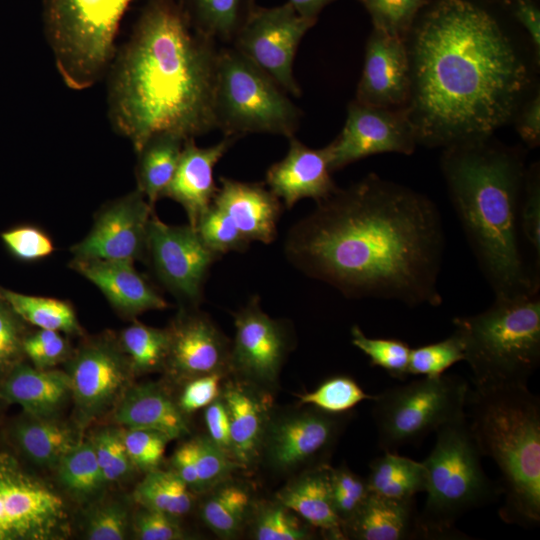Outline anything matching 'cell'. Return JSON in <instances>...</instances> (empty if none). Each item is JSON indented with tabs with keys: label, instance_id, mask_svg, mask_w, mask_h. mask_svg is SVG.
Listing matches in <instances>:
<instances>
[{
	"label": "cell",
	"instance_id": "37",
	"mask_svg": "<svg viewBox=\"0 0 540 540\" xmlns=\"http://www.w3.org/2000/svg\"><path fill=\"white\" fill-rule=\"evenodd\" d=\"M118 341L133 373H147L165 367L170 341L168 328L159 329L134 322L122 330Z\"/></svg>",
	"mask_w": 540,
	"mask_h": 540
},
{
	"label": "cell",
	"instance_id": "50",
	"mask_svg": "<svg viewBox=\"0 0 540 540\" xmlns=\"http://www.w3.org/2000/svg\"><path fill=\"white\" fill-rule=\"evenodd\" d=\"M63 333L38 329L32 334L26 335L23 340V352L33 366L40 369H51L65 360L71 350Z\"/></svg>",
	"mask_w": 540,
	"mask_h": 540
},
{
	"label": "cell",
	"instance_id": "55",
	"mask_svg": "<svg viewBox=\"0 0 540 540\" xmlns=\"http://www.w3.org/2000/svg\"><path fill=\"white\" fill-rule=\"evenodd\" d=\"M224 372L211 373L188 380L179 399L184 413L207 407L219 397L220 381Z\"/></svg>",
	"mask_w": 540,
	"mask_h": 540
},
{
	"label": "cell",
	"instance_id": "28",
	"mask_svg": "<svg viewBox=\"0 0 540 540\" xmlns=\"http://www.w3.org/2000/svg\"><path fill=\"white\" fill-rule=\"evenodd\" d=\"M220 397L229 418L233 456L242 466L249 464L263 446L268 407L262 396L243 383H228Z\"/></svg>",
	"mask_w": 540,
	"mask_h": 540
},
{
	"label": "cell",
	"instance_id": "7",
	"mask_svg": "<svg viewBox=\"0 0 540 540\" xmlns=\"http://www.w3.org/2000/svg\"><path fill=\"white\" fill-rule=\"evenodd\" d=\"M435 445L422 462L425 468L424 508L418 512L417 539L457 538L454 524L470 510L501 496L482 467L468 415L445 423L436 431Z\"/></svg>",
	"mask_w": 540,
	"mask_h": 540
},
{
	"label": "cell",
	"instance_id": "42",
	"mask_svg": "<svg viewBox=\"0 0 540 540\" xmlns=\"http://www.w3.org/2000/svg\"><path fill=\"white\" fill-rule=\"evenodd\" d=\"M310 525L277 500L261 506L255 515L252 536L256 540H306L313 534Z\"/></svg>",
	"mask_w": 540,
	"mask_h": 540
},
{
	"label": "cell",
	"instance_id": "44",
	"mask_svg": "<svg viewBox=\"0 0 540 540\" xmlns=\"http://www.w3.org/2000/svg\"><path fill=\"white\" fill-rule=\"evenodd\" d=\"M195 229L204 243L219 255L244 251L250 244L227 214L214 204L200 216Z\"/></svg>",
	"mask_w": 540,
	"mask_h": 540
},
{
	"label": "cell",
	"instance_id": "54",
	"mask_svg": "<svg viewBox=\"0 0 540 540\" xmlns=\"http://www.w3.org/2000/svg\"><path fill=\"white\" fill-rule=\"evenodd\" d=\"M134 531L141 540H177L183 539L184 533L169 514L143 507L134 520Z\"/></svg>",
	"mask_w": 540,
	"mask_h": 540
},
{
	"label": "cell",
	"instance_id": "15",
	"mask_svg": "<svg viewBox=\"0 0 540 540\" xmlns=\"http://www.w3.org/2000/svg\"><path fill=\"white\" fill-rule=\"evenodd\" d=\"M68 374L76 415L84 426L119 401L134 373L119 341L106 334L77 349Z\"/></svg>",
	"mask_w": 540,
	"mask_h": 540
},
{
	"label": "cell",
	"instance_id": "27",
	"mask_svg": "<svg viewBox=\"0 0 540 540\" xmlns=\"http://www.w3.org/2000/svg\"><path fill=\"white\" fill-rule=\"evenodd\" d=\"M418 512L415 498L394 500L368 495L354 516L343 525L345 539H417Z\"/></svg>",
	"mask_w": 540,
	"mask_h": 540
},
{
	"label": "cell",
	"instance_id": "60",
	"mask_svg": "<svg viewBox=\"0 0 540 540\" xmlns=\"http://www.w3.org/2000/svg\"><path fill=\"white\" fill-rule=\"evenodd\" d=\"M334 0H288L287 2L303 18L317 21L322 9Z\"/></svg>",
	"mask_w": 540,
	"mask_h": 540
},
{
	"label": "cell",
	"instance_id": "3",
	"mask_svg": "<svg viewBox=\"0 0 540 540\" xmlns=\"http://www.w3.org/2000/svg\"><path fill=\"white\" fill-rule=\"evenodd\" d=\"M219 49L180 0H149L109 67L108 115L137 152L164 132L195 138L216 129Z\"/></svg>",
	"mask_w": 540,
	"mask_h": 540
},
{
	"label": "cell",
	"instance_id": "13",
	"mask_svg": "<svg viewBox=\"0 0 540 540\" xmlns=\"http://www.w3.org/2000/svg\"><path fill=\"white\" fill-rule=\"evenodd\" d=\"M146 256L160 282L182 301L199 303L210 267L221 255L191 225H169L151 216Z\"/></svg>",
	"mask_w": 540,
	"mask_h": 540
},
{
	"label": "cell",
	"instance_id": "31",
	"mask_svg": "<svg viewBox=\"0 0 540 540\" xmlns=\"http://www.w3.org/2000/svg\"><path fill=\"white\" fill-rule=\"evenodd\" d=\"M185 140L174 133H159L137 152V189L152 207L163 197L175 174Z\"/></svg>",
	"mask_w": 540,
	"mask_h": 540
},
{
	"label": "cell",
	"instance_id": "59",
	"mask_svg": "<svg viewBox=\"0 0 540 540\" xmlns=\"http://www.w3.org/2000/svg\"><path fill=\"white\" fill-rule=\"evenodd\" d=\"M173 471L189 486L198 489V475L194 439L185 442L172 457Z\"/></svg>",
	"mask_w": 540,
	"mask_h": 540
},
{
	"label": "cell",
	"instance_id": "17",
	"mask_svg": "<svg viewBox=\"0 0 540 540\" xmlns=\"http://www.w3.org/2000/svg\"><path fill=\"white\" fill-rule=\"evenodd\" d=\"M234 325L229 369L249 381L275 382L288 350L285 327L261 309L257 296L234 315Z\"/></svg>",
	"mask_w": 540,
	"mask_h": 540
},
{
	"label": "cell",
	"instance_id": "8",
	"mask_svg": "<svg viewBox=\"0 0 540 540\" xmlns=\"http://www.w3.org/2000/svg\"><path fill=\"white\" fill-rule=\"evenodd\" d=\"M130 1L45 0L46 38L57 70L69 88H90L107 73Z\"/></svg>",
	"mask_w": 540,
	"mask_h": 540
},
{
	"label": "cell",
	"instance_id": "45",
	"mask_svg": "<svg viewBox=\"0 0 540 540\" xmlns=\"http://www.w3.org/2000/svg\"><path fill=\"white\" fill-rule=\"evenodd\" d=\"M331 498L342 527L358 511L369 495L366 479L342 465L328 467Z\"/></svg>",
	"mask_w": 540,
	"mask_h": 540
},
{
	"label": "cell",
	"instance_id": "12",
	"mask_svg": "<svg viewBox=\"0 0 540 540\" xmlns=\"http://www.w3.org/2000/svg\"><path fill=\"white\" fill-rule=\"evenodd\" d=\"M315 23L301 17L288 2L271 8L253 7L232 41L233 48L285 92L299 97L293 62L300 41Z\"/></svg>",
	"mask_w": 540,
	"mask_h": 540
},
{
	"label": "cell",
	"instance_id": "58",
	"mask_svg": "<svg viewBox=\"0 0 540 540\" xmlns=\"http://www.w3.org/2000/svg\"><path fill=\"white\" fill-rule=\"evenodd\" d=\"M208 437L234 460L230 423L226 407L219 396L206 407L204 414Z\"/></svg>",
	"mask_w": 540,
	"mask_h": 540
},
{
	"label": "cell",
	"instance_id": "53",
	"mask_svg": "<svg viewBox=\"0 0 540 540\" xmlns=\"http://www.w3.org/2000/svg\"><path fill=\"white\" fill-rule=\"evenodd\" d=\"M23 320L0 295V372H8L24 355Z\"/></svg>",
	"mask_w": 540,
	"mask_h": 540
},
{
	"label": "cell",
	"instance_id": "2",
	"mask_svg": "<svg viewBox=\"0 0 540 540\" xmlns=\"http://www.w3.org/2000/svg\"><path fill=\"white\" fill-rule=\"evenodd\" d=\"M406 45L405 109L420 145L492 137L536 89L540 59L530 41L474 0H435L418 15Z\"/></svg>",
	"mask_w": 540,
	"mask_h": 540
},
{
	"label": "cell",
	"instance_id": "25",
	"mask_svg": "<svg viewBox=\"0 0 540 540\" xmlns=\"http://www.w3.org/2000/svg\"><path fill=\"white\" fill-rule=\"evenodd\" d=\"M69 395L68 373L21 362L7 372L0 385V398L20 405L28 415L35 417H52Z\"/></svg>",
	"mask_w": 540,
	"mask_h": 540
},
{
	"label": "cell",
	"instance_id": "56",
	"mask_svg": "<svg viewBox=\"0 0 540 540\" xmlns=\"http://www.w3.org/2000/svg\"><path fill=\"white\" fill-rule=\"evenodd\" d=\"M512 122L522 139L529 147L535 148L540 143V92L535 89L519 106Z\"/></svg>",
	"mask_w": 540,
	"mask_h": 540
},
{
	"label": "cell",
	"instance_id": "51",
	"mask_svg": "<svg viewBox=\"0 0 540 540\" xmlns=\"http://www.w3.org/2000/svg\"><path fill=\"white\" fill-rule=\"evenodd\" d=\"M129 528L127 507L117 501L94 508L87 519L86 538L89 540H122Z\"/></svg>",
	"mask_w": 540,
	"mask_h": 540
},
{
	"label": "cell",
	"instance_id": "36",
	"mask_svg": "<svg viewBox=\"0 0 540 540\" xmlns=\"http://www.w3.org/2000/svg\"><path fill=\"white\" fill-rule=\"evenodd\" d=\"M134 498L142 507L176 518L187 514L193 506L189 486L173 470L148 471L137 485Z\"/></svg>",
	"mask_w": 540,
	"mask_h": 540
},
{
	"label": "cell",
	"instance_id": "32",
	"mask_svg": "<svg viewBox=\"0 0 540 540\" xmlns=\"http://www.w3.org/2000/svg\"><path fill=\"white\" fill-rule=\"evenodd\" d=\"M366 479L370 494L394 500L415 498L425 492V468L417 462L397 454L384 452L370 463Z\"/></svg>",
	"mask_w": 540,
	"mask_h": 540
},
{
	"label": "cell",
	"instance_id": "14",
	"mask_svg": "<svg viewBox=\"0 0 540 540\" xmlns=\"http://www.w3.org/2000/svg\"><path fill=\"white\" fill-rule=\"evenodd\" d=\"M417 145L405 108L372 106L354 99L348 105L340 134L326 147L334 172L375 154L411 155Z\"/></svg>",
	"mask_w": 540,
	"mask_h": 540
},
{
	"label": "cell",
	"instance_id": "26",
	"mask_svg": "<svg viewBox=\"0 0 540 540\" xmlns=\"http://www.w3.org/2000/svg\"><path fill=\"white\" fill-rule=\"evenodd\" d=\"M114 419L127 428L156 430L170 440L189 433L184 412L155 383L129 386L117 403Z\"/></svg>",
	"mask_w": 540,
	"mask_h": 540
},
{
	"label": "cell",
	"instance_id": "35",
	"mask_svg": "<svg viewBox=\"0 0 540 540\" xmlns=\"http://www.w3.org/2000/svg\"><path fill=\"white\" fill-rule=\"evenodd\" d=\"M193 25L214 41H233L253 0H180Z\"/></svg>",
	"mask_w": 540,
	"mask_h": 540
},
{
	"label": "cell",
	"instance_id": "1",
	"mask_svg": "<svg viewBox=\"0 0 540 540\" xmlns=\"http://www.w3.org/2000/svg\"><path fill=\"white\" fill-rule=\"evenodd\" d=\"M445 247L441 214L426 195L370 173L316 202L288 231L286 258L348 298L439 306Z\"/></svg>",
	"mask_w": 540,
	"mask_h": 540
},
{
	"label": "cell",
	"instance_id": "16",
	"mask_svg": "<svg viewBox=\"0 0 540 540\" xmlns=\"http://www.w3.org/2000/svg\"><path fill=\"white\" fill-rule=\"evenodd\" d=\"M153 208L137 188L102 206L90 232L70 248L73 259H143Z\"/></svg>",
	"mask_w": 540,
	"mask_h": 540
},
{
	"label": "cell",
	"instance_id": "47",
	"mask_svg": "<svg viewBox=\"0 0 540 540\" xmlns=\"http://www.w3.org/2000/svg\"><path fill=\"white\" fill-rule=\"evenodd\" d=\"M194 442L198 491L212 489L227 480L233 470L242 466L220 449L208 436L197 437Z\"/></svg>",
	"mask_w": 540,
	"mask_h": 540
},
{
	"label": "cell",
	"instance_id": "46",
	"mask_svg": "<svg viewBox=\"0 0 540 540\" xmlns=\"http://www.w3.org/2000/svg\"><path fill=\"white\" fill-rule=\"evenodd\" d=\"M91 441L106 484L117 482L130 472L133 463L127 453L122 430L103 428Z\"/></svg>",
	"mask_w": 540,
	"mask_h": 540
},
{
	"label": "cell",
	"instance_id": "48",
	"mask_svg": "<svg viewBox=\"0 0 540 540\" xmlns=\"http://www.w3.org/2000/svg\"><path fill=\"white\" fill-rule=\"evenodd\" d=\"M521 236L531 246L540 263V170L539 163L527 167L519 210Z\"/></svg>",
	"mask_w": 540,
	"mask_h": 540
},
{
	"label": "cell",
	"instance_id": "49",
	"mask_svg": "<svg viewBox=\"0 0 540 540\" xmlns=\"http://www.w3.org/2000/svg\"><path fill=\"white\" fill-rule=\"evenodd\" d=\"M123 441L133 465L142 470L156 469L170 439L161 432L143 428L122 430Z\"/></svg>",
	"mask_w": 540,
	"mask_h": 540
},
{
	"label": "cell",
	"instance_id": "29",
	"mask_svg": "<svg viewBox=\"0 0 540 540\" xmlns=\"http://www.w3.org/2000/svg\"><path fill=\"white\" fill-rule=\"evenodd\" d=\"M328 467L320 464L304 472L278 493L277 500L327 538L345 539L332 503Z\"/></svg>",
	"mask_w": 540,
	"mask_h": 540
},
{
	"label": "cell",
	"instance_id": "6",
	"mask_svg": "<svg viewBox=\"0 0 540 540\" xmlns=\"http://www.w3.org/2000/svg\"><path fill=\"white\" fill-rule=\"evenodd\" d=\"M474 387L527 385L540 364V296L495 298L477 314L453 318Z\"/></svg>",
	"mask_w": 540,
	"mask_h": 540
},
{
	"label": "cell",
	"instance_id": "30",
	"mask_svg": "<svg viewBox=\"0 0 540 540\" xmlns=\"http://www.w3.org/2000/svg\"><path fill=\"white\" fill-rule=\"evenodd\" d=\"M27 416L14 424L12 437L20 451L39 466L56 467L81 442L74 429L52 417Z\"/></svg>",
	"mask_w": 540,
	"mask_h": 540
},
{
	"label": "cell",
	"instance_id": "19",
	"mask_svg": "<svg viewBox=\"0 0 540 540\" xmlns=\"http://www.w3.org/2000/svg\"><path fill=\"white\" fill-rule=\"evenodd\" d=\"M168 330L165 367L176 377L190 380L229 369L228 342L206 315L182 310Z\"/></svg>",
	"mask_w": 540,
	"mask_h": 540
},
{
	"label": "cell",
	"instance_id": "10",
	"mask_svg": "<svg viewBox=\"0 0 540 540\" xmlns=\"http://www.w3.org/2000/svg\"><path fill=\"white\" fill-rule=\"evenodd\" d=\"M469 391L458 375L423 377L375 395L373 418L378 446L397 452L415 444L447 422L464 415Z\"/></svg>",
	"mask_w": 540,
	"mask_h": 540
},
{
	"label": "cell",
	"instance_id": "4",
	"mask_svg": "<svg viewBox=\"0 0 540 540\" xmlns=\"http://www.w3.org/2000/svg\"><path fill=\"white\" fill-rule=\"evenodd\" d=\"M450 200L495 298L538 293L539 275L520 246L519 210L527 167L521 149L492 137L443 148Z\"/></svg>",
	"mask_w": 540,
	"mask_h": 540
},
{
	"label": "cell",
	"instance_id": "57",
	"mask_svg": "<svg viewBox=\"0 0 540 540\" xmlns=\"http://www.w3.org/2000/svg\"><path fill=\"white\" fill-rule=\"evenodd\" d=\"M521 25L540 59V11L533 0H499Z\"/></svg>",
	"mask_w": 540,
	"mask_h": 540
},
{
	"label": "cell",
	"instance_id": "24",
	"mask_svg": "<svg viewBox=\"0 0 540 540\" xmlns=\"http://www.w3.org/2000/svg\"><path fill=\"white\" fill-rule=\"evenodd\" d=\"M220 183L212 204L227 214L249 242L272 243L282 212L280 199L263 183L226 177H220Z\"/></svg>",
	"mask_w": 540,
	"mask_h": 540
},
{
	"label": "cell",
	"instance_id": "52",
	"mask_svg": "<svg viewBox=\"0 0 540 540\" xmlns=\"http://www.w3.org/2000/svg\"><path fill=\"white\" fill-rule=\"evenodd\" d=\"M9 251L22 261H36L54 252L52 239L40 228L20 226L1 234Z\"/></svg>",
	"mask_w": 540,
	"mask_h": 540
},
{
	"label": "cell",
	"instance_id": "39",
	"mask_svg": "<svg viewBox=\"0 0 540 540\" xmlns=\"http://www.w3.org/2000/svg\"><path fill=\"white\" fill-rule=\"evenodd\" d=\"M301 404L328 413H345L364 400H373L351 377L336 375L326 379L315 390L297 395Z\"/></svg>",
	"mask_w": 540,
	"mask_h": 540
},
{
	"label": "cell",
	"instance_id": "33",
	"mask_svg": "<svg viewBox=\"0 0 540 540\" xmlns=\"http://www.w3.org/2000/svg\"><path fill=\"white\" fill-rule=\"evenodd\" d=\"M252 504L251 493L245 486L225 480L212 488L202 504L201 517L216 535L230 539L242 529Z\"/></svg>",
	"mask_w": 540,
	"mask_h": 540
},
{
	"label": "cell",
	"instance_id": "5",
	"mask_svg": "<svg viewBox=\"0 0 540 540\" xmlns=\"http://www.w3.org/2000/svg\"><path fill=\"white\" fill-rule=\"evenodd\" d=\"M469 426L482 456L498 467L502 521L523 528L540 523V399L527 385L468 391Z\"/></svg>",
	"mask_w": 540,
	"mask_h": 540
},
{
	"label": "cell",
	"instance_id": "23",
	"mask_svg": "<svg viewBox=\"0 0 540 540\" xmlns=\"http://www.w3.org/2000/svg\"><path fill=\"white\" fill-rule=\"evenodd\" d=\"M70 268L93 283L126 317L168 307L167 301L130 261L72 259Z\"/></svg>",
	"mask_w": 540,
	"mask_h": 540
},
{
	"label": "cell",
	"instance_id": "11",
	"mask_svg": "<svg viewBox=\"0 0 540 540\" xmlns=\"http://www.w3.org/2000/svg\"><path fill=\"white\" fill-rule=\"evenodd\" d=\"M62 497L0 451V540H54L66 536L68 513Z\"/></svg>",
	"mask_w": 540,
	"mask_h": 540
},
{
	"label": "cell",
	"instance_id": "43",
	"mask_svg": "<svg viewBox=\"0 0 540 540\" xmlns=\"http://www.w3.org/2000/svg\"><path fill=\"white\" fill-rule=\"evenodd\" d=\"M464 359L462 340L454 331L444 340L411 348L408 373L423 377H437Z\"/></svg>",
	"mask_w": 540,
	"mask_h": 540
},
{
	"label": "cell",
	"instance_id": "38",
	"mask_svg": "<svg viewBox=\"0 0 540 540\" xmlns=\"http://www.w3.org/2000/svg\"><path fill=\"white\" fill-rule=\"evenodd\" d=\"M56 467L62 487L78 499L91 498L106 485L92 441L78 443Z\"/></svg>",
	"mask_w": 540,
	"mask_h": 540
},
{
	"label": "cell",
	"instance_id": "9",
	"mask_svg": "<svg viewBox=\"0 0 540 540\" xmlns=\"http://www.w3.org/2000/svg\"><path fill=\"white\" fill-rule=\"evenodd\" d=\"M301 115L265 72L234 48L219 49L215 118L225 136L270 133L290 138Z\"/></svg>",
	"mask_w": 540,
	"mask_h": 540
},
{
	"label": "cell",
	"instance_id": "18",
	"mask_svg": "<svg viewBox=\"0 0 540 540\" xmlns=\"http://www.w3.org/2000/svg\"><path fill=\"white\" fill-rule=\"evenodd\" d=\"M348 414L313 408L269 422L263 445L270 464L287 470L321 458L337 440Z\"/></svg>",
	"mask_w": 540,
	"mask_h": 540
},
{
	"label": "cell",
	"instance_id": "34",
	"mask_svg": "<svg viewBox=\"0 0 540 540\" xmlns=\"http://www.w3.org/2000/svg\"><path fill=\"white\" fill-rule=\"evenodd\" d=\"M0 295L23 321L39 329L68 335L82 333L75 310L68 301L26 295L2 287Z\"/></svg>",
	"mask_w": 540,
	"mask_h": 540
},
{
	"label": "cell",
	"instance_id": "40",
	"mask_svg": "<svg viewBox=\"0 0 540 540\" xmlns=\"http://www.w3.org/2000/svg\"><path fill=\"white\" fill-rule=\"evenodd\" d=\"M351 342L369 358L371 366L382 368L392 378L398 380H405L409 376L411 348L406 342L391 338L367 337L357 325L351 328Z\"/></svg>",
	"mask_w": 540,
	"mask_h": 540
},
{
	"label": "cell",
	"instance_id": "20",
	"mask_svg": "<svg viewBox=\"0 0 540 540\" xmlns=\"http://www.w3.org/2000/svg\"><path fill=\"white\" fill-rule=\"evenodd\" d=\"M410 85L406 41L373 29L367 40L355 100L372 106L405 108Z\"/></svg>",
	"mask_w": 540,
	"mask_h": 540
},
{
	"label": "cell",
	"instance_id": "41",
	"mask_svg": "<svg viewBox=\"0 0 540 540\" xmlns=\"http://www.w3.org/2000/svg\"><path fill=\"white\" fill-rule=\"evenodd\" d=\"M377 29L389 36L407 39L418 15L429 0H359Z\"/></svg>",
	"mask_w": 540,
	"mask_h": 540
},
{
	"label": "cell",
	"instance_id": "22",
	"mask_svg": "<svg viewBox=\"0 0 540 540\" xmlns=\"http://www.w3.org/2000/svg\"><path fill=\"white\" fill-rule=\"evenodd\" d=\"M238 138L224 136L209 147L197 146L194 138L185 140L177 169L163 197L184 208L192 227L195 228L200 216L212 205L217 193L215 165Z\"/></svg>",
	"mask_w": 540,
	"mask_h": 540
},
{
	"label": "cell",
	"instance_id": "21",
	"mask_svg": "<svg viewBox=\"0 0 540 540\" xmlns=\"http://www.w3.org/2000/svg\"><path fill=\"white\" fill-rule=\"evenodd\" d=\"M288 139L286 156L266 172L269 189L288 209L301 199L318 202L330 196L338 187L332 178L327 147L313 149L294 136Z\"/></svg>",
	"mask_w": 540,
	"mask_h": 540
}]
</instances>
